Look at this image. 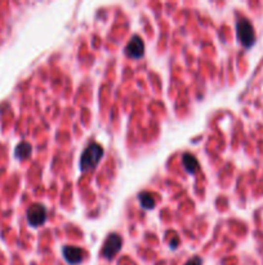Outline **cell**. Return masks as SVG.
<instances>
[{"label":"cell","instance_id":"9","mask_svg":"<svg viewBox=\"0 0 263 265\" xmlns=\"http://www.w3.org/2000/svg\"><path fill=\"white\" fill-rule=\"evenodd\" d=\"M138 201L145 210H152L155 207V198L151 193L142 192L138 194Z\"/></svg>","mask_w":263,"mask_h":265},{"label":"cell","instance_id":"2","mask_svg":"<svg viewBox=\"0 0 263 265\" xmlns=\"http://www.w3.org/2000/svg\"><path fill=\"white\" fill-rule=\"evenodd\" d=\"M237 39L241 46L245 48H250L256 42V33H254L253 25L248 20H240L236 23Z\"/></svg>","mask_w":263,"mask_h":265},{"label":"cell","instance_id":"7","mask_svg":"<svg viewBox=\"0 0 263 265\" xmlns=\"http://www.w3.org/2000/svg\"><path fill=\"white\" fill-rule=\"evenodd\" d=\"M182 163H183L186 172L191 173V175H195V173L199 171V168H200V164H199L197 158L192 156V154H190V153L183 154V157H182Z\"/></svg>","mask_w":263,"mask_h":265},{"label":"cell","instance_id":"10","mask_svg":"<svg viewBox=\"0 0 263 265\" xmlns=\"http://www.w3.org/2000/svg\"><path fill=\"white\" fill-rule=\"evenodd\" d=\"M186 265H203V260H201L199 256H195V258H191Z\"/></svg>","mask_w":263,"mask_h":265},{"label":"cell","instance_id":"8","mask_svg":"<svg viewBox=\"0 0 263 265\" xmlns=\"http://www.w3.org/2000/svg\"><path fill=\"white\" fill-rule=\"evenodd\" d=\"M31 152H33V148H31L30 144L21 143L16 146V149H14V156H16L17 159L23 160V159L29 158Z\"/></svg>","mask_w":263,"mask_h":265},{"label":"cell","instance_id":"5","mask_svg":"<svg viewBox=\"0 0 263 265\" xmlns=\"http://www.w3.org/2000/svg\"><path fill=\"white\" fill-rule=\"evenodd\" d=\"M125 53L127 56L133 58V60H139L145 54V42L142 40L139 35H133L131 40L125 47Z\"/></svg>","mask_w":263,"mask_h":265},{"label":"cell","instance_id":"6","mask_svg":"<svg viewBox=\"0 0 263 265\" xmlns=\"http://www.w3.org/2000/svg\"><path fill=\"white\" fill-rule=\"evenodd\" d=\"M62 254L66 262L71 265L80 264L84 260V256H86L84 250L80 249V247H76V246H65L62 250Z\"/></svg>","mask_w":263,"mask_h":265},{"label":"cell","instance_id":"4","mask_svg":"<svg viewBox=\"0 0 263 265\" xmlns=\"http://www.w3.org/2000/svg\"><path fill=\"white\" fill-rule=\"evenodd\" d=\"M122 246H123L122 237L119 234H116V233H112V234H110L109 237H107V239H106L101 254H102L103 258L107 259V260H112V259L115 258V256L119 254V251L122 249Z\"/></svg>","mask_w":263,"mask_h":265},{"label":"cell","instance_id":"3","mask_svg":"<svg viewBox=\"0 0 263 265\" xmlns=\"http://www.w3.org/2000/svg\"><path fill=\"white\" fill-rule=\"evenodd\" d=\"M26 217L30 225L34 228L42 226L46 221V209L40 203L31 205L26 212Z\"/></svg>","mask_w":263,"mask_h":265},{"label":"cell","instance_id":"1","mask_svg":"<svg viewBox=\"0 0 263 265\" xmlns=\"http://www.w3.org/2000/svg\"><path fill=\"white\" fill-rule=\"evenodd\" d=\"M103 157V148L98 144H92L89 145L82 154L80 158V171L82 172H88L92 171L98 166L99 160Z\"/></svg>","mask_w":263,"mask_h":265}]
</instances>
